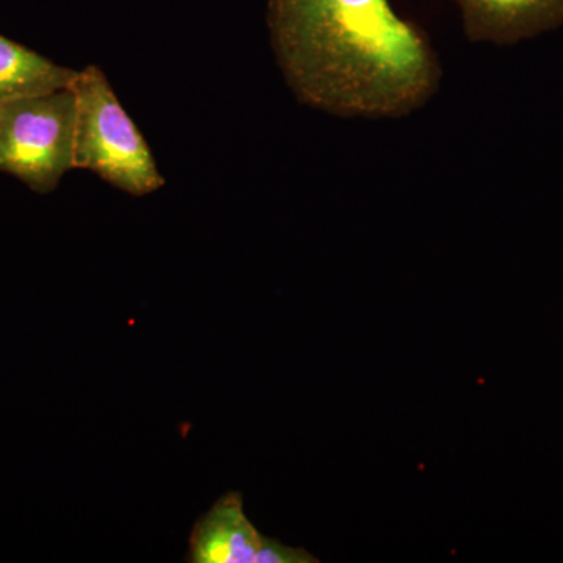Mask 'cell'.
<instances>
[{
	"instance_id": "cell-3",
	"label": "cell",
	"mask_w": 563,
	"mask_h": 563,
	"mask_svg": "<svg viewBox=\"0 0 563 563\" xmlns=\"http://www.w3.org/2000/svg\"><path fill=\"white\" fill-rule=\"evenodd\" d=\"M73 88L0 103V172L46 195L74 169Z\"/></svg>"
},
{
	"instance_id": "cell-4",
	"label": "cell",
	"mask_w": 563,
	"mask_h": 563,
	"mask_svg": "<svg viewBox=\"0 0 563 563\" xmlns=\"http://www.w3.org/2000/svg\"><path fill=\"white\" fill-rule=\"evenodd\" d=\"M472 43L509 46L563 24V0H453Z\"/></svg>"
},
{
	"instance_id": "cell-2",
	"label": "cell",
	"mask_w": 563,
	"mask_h": 563,
	"mask_svg": "<svg viewBox=\"0 0 563 563\" xmlns=\"http://www.w3.org/2000/svg\"><path fill=\"white\" fill-rule=\"evenodd\" d=\"M74 168L88 169L132 196L165 185L151 147L98 66L77 70Z\"/></svg>"
},
{
	"instance_id": "cell-5",
	"label": "cell",
	"mask_w": 563,
	"mask_h": 563,
	"mask_svg": "<svg viewBox=\"0 0 563 563\" xmlns=\"http://www.w3.org/2000/svg\"><path fill=\"white\" fill-rule=\"evenodd\" d=\"M263 537L244 514L242 493L229 492L196 521L187 562L255 563Z\"/></svg>"
},
{
	"instance_id": "cell-1",
	"label": "cell",
	"mask_w": 563,
	"mask_h": 563,
	"mask_svg": "<svg viewBox=\"0 0 563 563\" xmlns=\"http://www.w3.org/2000/svg\"><path fill=\"white\" fill-rule=\"evenodd\" d=\"M276 60L299 102L343 118H401L443 70L431 40L390 0H268Z\"/></svg>"
},
{
	"instance_id": "cell-7",
	"label": "cell",
	"mask_w": 563,
	"mask_h": 563,
	"mask_svg": "<svg viewBox=\"0 0 563 563\" xmlns=\"http://www.w3.org/2000/svg\"><path fill=\"white\" fill-rule=\"evenodd\" d=\"M318 562L314 555L307 553L303 548L288 547L279 540L263 537L261 551L255 563H312Z\"/></svg>"
},
{
	"instance_id": "cell-6",
	"label": "cell",
	"mask_w": 563,
	"mask_h": 563,
	"mask_svg": "<svg viewBox=\"0 0 563 563\" xmlns=\"http://www.w3.org/2000/svg\"><path fill=\"white\" fill-rule=\"evenodd\" d=\"M76 76L77 70L0 35V103L65 90Z\"/></svg>"
}]
</instances>
